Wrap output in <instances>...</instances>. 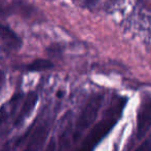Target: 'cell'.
Instances as JSON below:
<instances>
[{
	"mask_svg": "<svg viewBox=\"0 0 151 151\" xmlns=\"http://www.w3.org/2000/svg\"><path fill=\"white\" fill-rule=\"evenodd\" d=\"M55 147H56V143H55V141L52 140V141L48 144V146L45 149V151H55Z\"/></svg>",
	"mask_w": 151,
	"mask_h": 151,
	"instance_id": "8fae6325",
	"label": "cell"
},
{
	"mask_svg": "<svg viewBox=\"0 0 151 151\" xmlns=\"http://www.w3.org/2000/svg\"><path fill=\"white\" fill-rule=\"evenodd\" d=\"M3 82H4V73L0 70V88L3 86Z\"/></svg>",
	"mask_w": 151,
	"mask_h": 151,
	"instance_id": "7c38bea8",
	"label": "cell"
},
{
	"mask_svg": "<svg viewBox=\"0 0 151 151\" xmlns=\"http://www.w3.org/2000/svg\"><path fill=\"white\" fill-rule=\"evenodd\" d=\"M38 101V96L35 91H31L26 96L24 103L22 105L20 112H19L18 116H17L16 120H14V127H19L21 123L23 122L29 115L31 114V112L33 111L34 107H35L36 103Z\"/></svg>",
	"mask_w": 151,
	"mask_h": 151,
	"instance_id": "5b68a950",
	"label": "cell"
},
{
	"mask_svg": "<svg viewBox=\"0 0 151 151\" xmlns=\"http://www.w3.org/2000/svg\"><path fill=\"white\" fill-rule=\"evenodd\" d=\"M8 118V112L6 109V105H3L0 108V127L3 124V122Z\"/></svg>",
	"mask_w": 151,
	"mask_h": 151,
	"instance_id": "9c48e42d",
	"label": "cell"
},
{
	"mask_svg": "<svg viewBox=\"0 0 151 151\" xmlns=\"http://www.w3.org/2000/svg\"><path fill=\"white\" fill-rule=\"evenodd\" d=\"M125 104H127L125 98L116 97L107 108L103 118L93 125L88 136L84 138L77 151H93L96 146L110 133V131L120 119Z\"/></svg>",
	"mask_w": 151,
	"mask_h": 151,
	"instance_id": "6da1fadb",
	"label": "cell"
},
{
	"mask_svg": "<svg viewBox=\"0 0 151 151\" xmlns=\"http://www.w3.org/2000/svg\"><path fill=\"white\" fill-rule=\"evenodd\" d=\"M10 12L9 5L4 3V1L0 0V16H6Z\"/></svg>",
	"mask_w": 151,
	"mask_h": 151,
	"instance_id": "30bf717a",
	"label": "cell"
},
{
	"mask_svg": "<svg viewBox=\"0 0 151 151\" xmlns=\"http://www.w3.org/2000/svg\"><path fill=\"white\" fill-rule=\"evenodd\" d=\"M52 67H54V64L50 60H45V59H36V60H34L32 63L29 64L26 68L28 71L37 72V71H44V70L52 69Z\"/></svg>",
	"mask_w": 151,
	"mask_h": 151,
	"instance_id": "52a82bcc",
	"label": "cell"
},
{
	"mask_svg": "<svg viewBox=\"0 0 151 151\" xmlns=\"http://www.w3.org/2000/svg\"><path fill=\"white\" fill-rule=\"evenodd\" d=\"M0 38L10 50H19L22 45V40L14 33V31L2 24H0Z\"/></svg>",
	"mask_w": 151,
	"mask_h": 151,
	"instance_id": "8992f818",
	"label": "cell"
},
{
	"mask_svg": "<svg viewBox=\"0 0 151 151\" xmlns=\"http://www.w3.org/2000/svg\"><path fill=\"white\" fill-rule=\"evenodd\" d=\"M50 132V124L44 122L39 124L32 133L30 139L23 151H40L45 142Z\"/></svg>",
	"mask_w": 151,
	"mask_h": 151,
	"instance_id": "277c9868",
	"label": "cell"
},
{
	"mask_svg": "<svg viewBox=\"0 0 151 151\" xmlns=\"http://www.w3.org/2000/svg\"><path fill=\"white\" fill-rule=\"evenodd\" d=\"M135 151H151V134L145 139V141L142 142Z\"/></svg>",
	"mask_w": 151,
	"mask_h": 151,
	"instance_id": "ba28073f",
	"label": "cell"
},
{
	"mask_svg": "<svg viewBox=\"0 0 151 151\" xmlns=\"http://www.w3.org/2000/svg\"><path fill=\"white\" fill-rule=\"evenodd\" d=\"M151 129V97H146L142 101L137 112V132L136 138L140 140Z\"/></svg>",
	"mask_w": 151,
	"mask_h": 151,
	"instance_id": "3957f363",
	"label": "cell"
},
{
	"mask_svg": "<svg viewBox=\"0 0 151 151\" xmlns=\"http://www.w3.org/2000/svg\"><path fill=\"white\" fill-rule=\"evenodd\" d=\"M103 103V96L102 95H93L88 99L86 106L81 110L79 116L75 123V131L73 133L74 140H77L79 136L88 129L90 125L96 120L97 115L100 111V108Z\"/></svg>",
	"mask_w": 151,
	"mask_h": 151,
	"instance_id": "7a4b0ae2",
	"label": "cell"
}]
</instances>
